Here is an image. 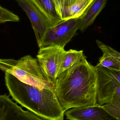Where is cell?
<instances>
[{
    "mask_svg": "<svg viewBox=\"0 0 120 120\" xmlns=\"http://www.w3.org/2000/svg\"><path fill=\"white\" fill-rule=\"evenodd\" d=\"M96 41L103 53L96 66L120 70V53L102 41Z\"/></svg>",
    "mask_w": 120,
    "mask_h": 120,
    "instance_id": "30bf717a",
    "label": "cell"
},
{
    "mask_svg": "<svg viewBox=\"0 0 120 120\" xmlns=\"http://www.w3.org/2000/svg\"><path fill=\"white\" fill-rule=\"evenodd\" d=\"M97 73L84 56L57 77L54 91L63 109L98 105Z\"/></svg>",
    "mask_w": 120,
    "mask_h": 120,
    "instance_id": "6da1fadb",
    "label": "cell"
},
{
    "mask_svg": "<svg viewBox=\"0 0 120 120\" xmlns=\"http://www.w3.org/2000/svg\"><path fill=\"white\" fill-rule=\"evenodd\" d=\"M97 73V103H109L115 90L120 86V70L96 66Z\"/></svg>",
    "mask_w": 120,
    "mask_h": 120,
    "instance_id": "5b68a950",
    "label": "cell"
},
{
    "mask_svg": "<svg viewBox=\"0 0 120 120\" xmlns=\"http://www.w3.org/2000/svg\"><path fill=\"white\" fill-rule=\"evenodd\" d=\"M107 0H94L79 18V30L84 32L94 22L105 6Z\"/></svg>",
    "mask_w": 120,
    "mask_h": 120,
    "instance_id": "7c38bea8",
    "label": "cell"
},
{
    "mask_svg": "<svg viewBox=\"0 0 120 120\" xmlns=\"http://www.w3.org/2000/svg\"><path fill=\"white\" fill-rule=\"evenodd\" d=\"M77 0H53L56 8L65 6H69L73 4Z\"/></svg>",
    "mask_w": 120,
    "mask_h": 120,
    "instance_id": "e0dca14e",
    "label": "cell"
},
{
    "mask_svg": "<svg viewBox=\"0 0 120 120\" xmlns=\"http://www.w3.org/2000/svg\"><path fill=\"white\" fill-rule=\"evenodd\" d=\"M79 18L63 20L49 27L44 36L39 47L57 46L64 49L79 30Z\"/></svg>",
    "mask_w": 120,
    "mask_h": 120,
    "instance_id": "277c9868",
    "label": "cell"
},
{
    "mask_svg": "<svg viewBox=\"0 0 120 120\" xmlns=\"http://www.w3.org/2000/svg\"><path fill=\"white\" fill-rule=\"evenodd\" d=\"M84 56L82 51L64 50L61 57L58 77L64 71L71 67Z\"/></svg>",
    "mask_w": 120,
    "mask_h": 120,
    "instance_id": "5bb4252c",
    "label": "cell"
},
{
    "mask_svg": "<svg viewBox=\"0 0 120 120\" xmlns=\"http://www.w3.org/2000/svg\"><path fill=\"white\" fill-rule=\"evenodd\" d=\"M0 120H46L24 110L6 94L0 95Z\"/></svg>",
    "mask_w": 120,
    "mask_h": 120,
    "instance_id": "ba28073f",
    "label": "cell"
},
{
    "mask_svg": "<svg viewBox=\"0 0 120 120\" xmlns=\"http://www.w3.org/2000/svg\"><path fill=\"white\" fill-rule=\"evenodd\" d=\"M94 0H77L69 6H65L56 9L58 15L62 20L73 18H79Z\"/></svg>",
    "mask_w": 120,
    "mask_h": 120,
    "instance_id": "8fae6325",
    "label": "cell"
},
{
    "mask_svg": "<svg viewBox=\"0 0 120 120\" xmlns=\"http://www.w3.org/2000/svg\"><path fill=\"white\" fill-rule=\"evenodd\" d=\"M46 17L51 26L55 25L62 20L58 15L53 0H31Z\"/></svg>",
    "mask_w": 120,
    "mask_h": 120,
    "instance_id": "4fadbf2b",
    "label": "cell"
},
{
    "mask_svg": "<svg viewBox=\"0 0 120 120\" xmlns=\"http://www.w3.org/2000/svg\"><path fill=\"white\" fill-rule=\"evenodd\" d=\"M64 114L69 120H118L98 104L73 108Z\"/></svg>",
    "mask_w": 120,
    "mask_h": 120,
    "instance_id": "9c48e42d",
    "label": "cell"
},
{
    "mask_svg": "<svg viewBox=\"0 0 120 120\" xmlns=\"http://www.w3.org/2000/svg\"><path fill=\"white\" fill-rule=\"evenodd\" d=\"M64 49L57 46L40 48L37 56L42 70L49 79L55 84L58 77L60 60Z\"/></svg>",
    "mask_w": 120,
    "mask_h": 120,
    "instance_id": "8992f818",
    "label": "cell"
},
{
    "mask_svg": "<svg viewBox=\"0 0 120 120\" xmlns=\"http://www.w3.org/2000/svg\"><path fill=\"white\" fill-rule=\"evenodd\" d=\"M102 106L111 115L120 120V86L115 90L110 102Z\"/></svg>",
    "mask_w": 120,
    "mask_h": 120,
    "instance_id": "9a60e30c",
    "label": "cell"
},
{
    "mask_svg": "<svg viewBox=\"0 0 120 120\" xmlns=\"http://www.w3.org/2000/svg\"><path fill=\"white\" fill-rule=\"evenodd\" d=\"M6 86L16 103L46 120H64L65 111L53 90L25 84L5 72Z\"/></svg>",
    "mask_w": 120,
    "mask_h": 120,
    "instance_id": "7a4b0ae2",
    "label": "cell"
},
{
    "mask_svg": "<svg viewBox=\"0 0 120 120\" xmlns=\"http://www.w3.org/2000/svg\"><path fill=\"white\" fill-rule=\"evenodd\" d=\"M30 20L39 46L51 25L46 17L31 0H15Z\"/></svg>",
    "mask_w": 120,
    "mask_h": 120,
    "instance_id": "52a82bcc",
    "label": "cell"
},
{
    "mask_svg": "<svg viewBox=\"0 0 120 120\" xmlns=\"http://www.w3.org/2000/svg\"><path fill=\"white\" fill-rule=\"evenodd\" d=\"M0 70L11 74L25 84L54 91L55 84L45 75L38 60L31 56L18 60L0 59Z\"/></svg>",
    "mask_w": 120,
    "mask_h": 120,
    "instance_id": "3957f363",
    "label": "cell"
},
{
    "mask_svg": "<svg viewBox=\"0 0 120 120\" xmlns=\"http://www.w3.org/2000/svg\"><path fill=\"white\" fill-rule=\"evenodd\" d=\"M19 20V18L17 15L0 6V23L8 22H18Z\"/></svg>",
    "mask_w": 120,
    "mask_h": 120,
    "instance_id": "2e32d148",
    "label": "cell"
}]
</instances>
